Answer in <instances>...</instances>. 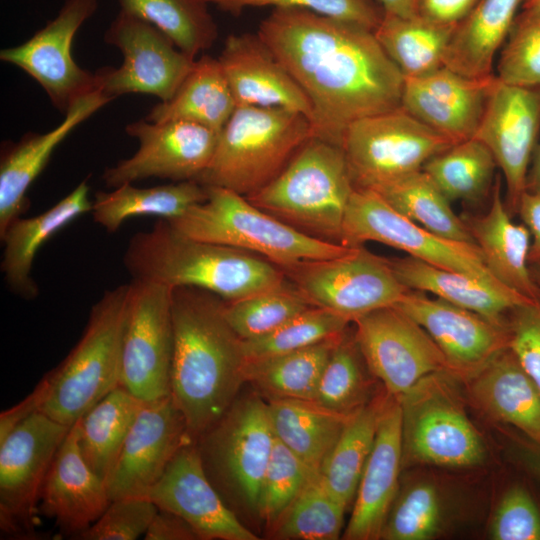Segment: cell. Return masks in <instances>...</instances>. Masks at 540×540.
Wrapping results in <instances>:
<instances>
[{
  "label": "cell",
  "mask_w": 540,
  "mask_h": 540,
  "mask_svg": "<svg viewBox=\"0 0 540 540\" xmlns=\"http://www.w3.org/2000/svg\"><path fill=\"white\" fill-rule=\"evenodd\" d=\"M257 35L312 107L315 137L338 146L356 120L401 107L404 76L374 31L300 8H274Z\"/></svg>",
  "instance_id": "cell-1"
},
{
  "label": "cell",
  "mask_w": 540,
  "mask_h": 540,
  "mask_svg": "<svg viewBox=\"0 0 540 540\" xmlns=\"http://www.w3.org/2000/svg\"><path fill=\"white\" fill-rule=\"evenodd\" d=\"M223 307L224 300L206 290L172 288L170 395L195 441L226 414L245 383L243 340Z\"/></svg>",
  "instance_id": "cell-2"
},
{
  "label": "cell",
  "mask_w": 540,
  "mask_h": 540,
  "mask_svg": "<svg viewBox=\"0 0 540 540\" xmlns=\"http://www.w3.org/2000/svg\"><path fill=\"white\" fill-rule=\"evenodd\" d=\"M123 264L132 280L199 288L224 301L243 299L287 281L284 272L265 258L186 237L164 218L130 238Z\"/></svg>",
  "instance_id": "cell-3"
},
{
  "label": "cell",
  "mask_w": 540,
  "mask_h": 540,
  "mask_svg": "<svg viewBox=\"0 0 540 540\" xmlns=\"http://www.w3.org/2000/svg\"><path fill=\"white\" fill-rule=\"evenodd\" d=\"M354 190L342 147L312 136L273 180L245 197L309 236L341 244Z\"/></svg>",
  "instance_id": "cell-4"
},
{
  "label": "cell",
  "mask_w": 540,
  "mask_h": 540,
  "mask_svg": "<svg viewBox=\"0 0 540 540\" xmlns=\"http://www.w3.org/2000/svg\"><path fill=\"white\" fill-rule=\"evenodd\" d=\"M206 187L205 201L167 220L178 233L248 251L279 268L341 256L354 248L309 236L232 190Z\"/></svg>",
  "instance_id": "cell-5"
},
{
  "label": "cell",
  "mask_w": 540,
  "mask_h": 540,
  "mask_svg": "<svg viewBox=\"0 0 540 540\" xmlns=\"http://www.w3.org/2000/svg\"><path fill=\"white\" fill-rule=\"evenodd\" d=\"M312 136L311 122L299 112L237 106L219 133L210 165L196 181L247 196L273 180Z\"/></svg>",
  "instance_id": "cell-6"
},
{
  "label": "cell",
  "mask_w": 540,
  "mask_h": 540,
  "mask_svg": "<svg viewBox=\"0 0 540 540\" xmlns=\"http://www.w3.org/2000/svg\"><path fill=\"white\" fill-rule=\"evenodd\" d=\"M130 283L103 293L85 330L63 361L47 372L50 382L40 412L72 426L121 381V347Z\"/></svg>",
  "instance_id": "cell-7"
},
{
  "label": "cell",
  "mask_w": 540,
  "mask_h": 540,
  "mask_svg": "<svg viewBox=\"0 0 540 540\" xmlns=\"http://www.w3.org/2000/svg\"><path fill=\"white\" fill-rule=\"evenodd\" d=\"M460 380L450 371L434 372L396 397L401 408L402 468H470L484 463L486 446L465 410Z\"/></svg>",
  "instance_id": "cell-8"
},
{
  "label": "cell",
  "mask_w": 540,
  "mask_h": 540,
  "mask_svg": "<svg viewBox=\"0 0 540 540\" xmlns=\"http://www.w3.org/2000/svg\"><path fill=\"white\" fill-rule=\"evenodd\" d=\"M453 144L399 107L350 124L341 147L355 188L374 190L422 170Z\"/></svg>",
  "instance_id": "cell-9"
},
{
  "label": "cell",
  "mask_w": 540,
  "mask_h": 540,
  "mask_svg": "<svg viewBox=\"0 0 540 540\" xmlns=\"http://www.w3.org/2000/svg\"><path fill=\"white\" fill-rule=\"evenodd\" d=\"M280 269L311 306L351 323L376 309L394 306L410 290L397 278L390 259L363 246L341 256Z\"/></svg>",
  "instance_id": "cell-10"
},
{
  "label": "cell",
  "mask_w": 540,
  "mask_h": 540,
  "mask_svg": "<svg viewBox=\"0 0 540 540\" xmlns=\"http://www.w3.org/2000/svg\"><path fill=\"white\" fill-rule=\"evenodd\" d=\"M104 40L123 57L117 68L103 67L94 73L96 88L111 100L125 94H146L167 101L196 60L154 25L123 10L110 23Z\"/></svg>",
  "instance_id": "cell-11"
},
{
  "label": "cell",
  "mask_w": 540,
  "mask_h": 540,
  "mask_svg": "<svg viewBox=\"0 0 540 540\" xmlns=\"http://www.w3.org/2000/svg\"><path fill=\"white\" fill-rule=\"evenodd\" d=\"M367 242L401 250L437 267L497 280L475 243L436 235L395 210L376 191L355 188L346 210L340 243L360 247Z\"/></svg>",
  "instance_id": "cell-12"
},
{
  "label": "cell",
  "mask_w": 540,
  "mask_h": 540,
  "mask_svg": "<svg viewBox=\"0 0 540 540\" xmlns=\"http://www.w3.org/2000/svg\"><path fill=\"white\" fill-rule=\"evenodd\" d=\"M172 288L131 280L121 347L120 385L144 401L170 395Z\"/></svg>",
  "instance_id": "cell-13"
},
{
  "label": "cell",
  "mask_w": 540,
  "mask_h": 540,
  "mask_svg": "<svg viewBox=\"0 0 540 540\" xmlns=\"http://www.w3.org/2000/svg\"><path fill=\"white\" fill-rule=\"evenodd\" d=\"M70 427L38 411L0 442V527L5 533H34L46 475Z\"/></svg>",
  "instance_id": "cell-14"
},
{
  "label": "cell",
  "mask_w": 540,
  "mask_h": 540,
  "mask_svg": "<svg viewBox=\"0 0 540 540\" xmlns=\"http://www.w3.org/2000/svg\"><path fill=\"white\" fill-rule=\"evenodd\" d=\"M352 323L369 371L390 396L402 395L431 373L450 371L424 328L395 306L376 309Z\"/></svg>",
  "instance_id": "cell-15"
},
{
  "label": "cell",
  "mask_w": 540,
  "mask_h": 540,
  "mask_svg": "<svg viewBox=\"0 0 540 540\" xmlns=\"http://www.w3.org/2000/svg\"><path fill=\"white\" fill-rule=\"evenodd\" d=\"M97 8L98 0H65L57 15L27 41L0 51V60L34 79L63 114L98 90L94 73L81 68L71 50L77 31Z\"/></svg>",
  "instance_id": "cell-16"
},
{
  "label": "cell",
  "mask_w": 540,
  "mask_h": 540,
  "mask_svg": "<svg viewBox=\"0 0 540 540\" xmlns=\"http://www.w3.org/2000/svg\"><path fill=\"white\" fill-rule=\"evenodd\" d=\"M125 132L137 140L138 149L104 170L102 180L111 189L153 177L196 181L210 165L219 138V132L187 121L141 119Z\"/></svg>",
  "instance_id": "cell-17"
},
{
  "label": "cell",
  "mask_w": 540,
  "mask_h": 540,
  "mask_svg": "<svg viewBox=\"0 0 540 540\" xmlns=\"http://www.w3.org/2000/svg\"><path fill=\"white\" fill-rule=\"evenodd\" d=\"M202 456L220 481L257 511L263 478L275 435L267 402L252 395L234 402L204 435Z\"/></svg>",
  "instance_id": "cell-18"
},
{
  "label": "cell",
  "mask_w": 540,
  "mask_h": 540,
  "mask_svg": "<svg viewBox=\"0 0 540 540\" xmlns=\"http://www.w3.org/2000/svg\"><path fill=\"white\" fill-rule=\"evenodd\" d=\"M497 78V77H496ZM540 130V86L496 80L474 138L492 153L506 183V206L517 213Z\"/></svg>",
  "instance_id": "cell-19"
},
{
  "label": "cell",
  "mask_w": 540,
  "mask_h": 540,
  "mask_svg": "<svg viewBox=\"0 0 540 540\" xmlns=\"http://www.w3.org/2000/svg\"><path fill=\"white\" fill-rule=\"evenodd\" d=\"M190 441L195 440L171 395L145 401L106 479L110 501L145 497Z\"/></svg>",
  "instance_id": "cell-20"
},
{
  "label": "cell",
  "mask_w": 540,
  "mask_h": 540,
  "mask_svg": "<svg viewBox=\"0 0 540 540\" xmlns=\"http://www.w3.org/2000/svg\"><path fill=\"white\" fill-rule=\"evenodd\" d=\"M195 442L181 447L145 497L185 520L199 539L257 540L214 488Z\"/></svg>",
  "instance_id": "cell-21"
},
{
  "label": "cell",
  "mask_w": 540,
  "mask_h": 540,
  "mask_svg": "<svg viewBox=\"0 0 540 540\" xmlns=\"http://www.w3.org/2000/svg\"><path fill=\"white\" fill-rule=\"evenodd\" d=\"M394 306L424 328L443 353L450 372L461 380L509 346L506 324H495L424 292L408 290Z\"/></svg>",
  "instance_id": "cell-22"
},
{
  "label": "cell",
  "mask_w": 540,
  "mask_h": 540,
  "mask_svg": "<svg viewBox=\"0 0 540 540\" xmlns=\"http://www.w3.org/2000/svg\"><path fill=\"white\" fill-rule=\"evenodd\" d=\"M496 80L494 74L467 77L442 66L404 77L401 107L456 144L474 138Z\"/></svg>",
  "instance_id": "cell-23"
},
{
  "label": "cell",
  "mask_w": 540,
  "mask_h": 540,
  "mask_svg": "<svg viewBox=\"0 0 540 540\" xmlns=\"http://www.w3.org/2000/svg\"><path fill=\"white\" fill-rule=\"evenodd\" d=\"M402 469L401 408L387 394L372 451L364 467L349 522L346 540H377L400 489Z\"/></svg>",
  "instance_id": "cell-24"
},
{
  "label": "cell",
  "mask_w": 540,
  "mask_h": 540,
  "mask_svg": "<svg viewBox=\"0 0 540 540\" xmlns=\"http://www.w3.org/2000/svg\"><path fill=\"white\" fill-rule=\"evenodd\" d=\"M237 106L280 107L312 120L311 104L257 34H231L217 58Z\"/></svg>",
  "instance_id": "cell-25"
},
{
  "label": "cell",
  "mask_w": 540,
  "mask_h": 540,
  "mask_svg": "<svg viewBox=\"0 0 540 540\" xmlns=\"http://www.w3.org/2000/svg\"><path fill=\"white\" fill-rule=\"evenodd\" d=\"M110 502L106 482L81 455L75 422L48 470L39 509L53 518L63 532L75 536L92 525Z\"/></svg>",
  "instance_id": "cell-26"
},
{
  "label": "cell",
  "mask_w": 540,
  "mask_h": 540,
  "mask_svg": "<svg viewBox=\"0 0 540 540\" xmlns=\"http://www.w3.org/2000/svg\"><path fill=\"white\" fill-rule=\"evenodd\" d=\"M112 101L99 90L78 99L45 133L28 132L5 146L0 159V234L29 207L27 191L58 145L82 122Z\"/></svg>",
  "instance_id": "cell-27"
},
{
  "label": "cell",
  "mask_w": 540,
  "mask_h": 540,
  "mask_svg": "<svg viewBox=\"0 0 540 540\" xmlns=\"http://www.w3.org/2000/svg\"><path fill=\"white\" fill-rule=\"evenodd\" d=\"M461 381L486 417L514 426L540 447V389L509 346Z\"/></svg>",
  "instance_id": "cell-28"
},
{
  "label": "cell",
  "mask_w": 540,
  "mask_h": 540,
  "mask_svg": "<svg viewBox=\"0 0 540 540\" xmlns=\"http://www.w3.org/2000/svg\"><path fill=\"white\" fill-rule=\"evenodd\" d=\"M390 262L408 289L433 294L498 325L506 324V315L513 308L535 302L497 280L437 267L410 256Z\"/></svg>",
  "instance_id": "cell-29"
},
{
  "label": "cell",
  "mask_w": 540,
  "mask_h": 540,
  "mask_svg": "<svg viewBox=\"0 0 540 540\" xmlns=\"http://www.w3.org/2000/svg\"><path fill=\"white\" fill-rule=\"evenodd\" d=\"M501 187V176L497 175L488 211L464 221L491 274L505 286L539 302L540 289L528 263L531 234L524 224L511 219Z\"/></svg>",
  "instance_id": "cell-30"
},
{
  "label": "cell",
  "mask_w": 540,
  "mask_h": 540,
  "mask_svg": "<svg viewBox=\"0 0 540 540\" xmlns=\"http://www.w3.org/2000/svg\"><path fill=\"white\" fill-rule=\"evenodd\" d=\"M91 208L85 179L46 211L29 218L19 217L7 226L0 234L4 244L1 272L12 293L25 300L37 297L39 290L31 270L38 250L56 232Z\"/></svg>",
  "instance_id": "cell-31"
},
{
  "label": "cell",
  "mask_w": 540,
  "mask_h": 540,
  "mask_svg": "<svg viewBox=\"0 0 540 540\" xmlns=\"http://www.w3.org/2000/svg\"><path fill=\"white\" fill-rule=\"evenodd\" d=\"M525 1L478 0L467 17L456 25L443 66L467 77L492 75L495 54L505 43Z\"/></svg>",
  "instance_id": "cell-32"
},
{
  "label": "cell",
  "mask_w": 540,
  "mask_h": 540,
  "mask_svg": "<svg viewBox=\"0 0 540 540\" xmlns=\"http://www.w3.org/2000/svg\"><path fill=\"white\" fill-rule=\"evenodd\" d=\"M237 105L218 59L203 55L176 93L156 104L145 117L150 122L187 121L216 132L223 129Z\"/></svg>",
  "instance_id": "cell-33"
},
{
  "label": "cell",
  "mask_w": 540,
  "mask_h": 540,
  "mask_svg": "<svg viewBox=\"0 0 540 540\" xmlns=\"http://www.w3.org/2000/svg\"><path fill=\"white\" fill-rule=\"evenodd\" d=\"M206 198L207 187L195 180L153 187L126 183L108 192H96L90 212L95 223L113 233L131 217L157 216L170 220Z\"/></svg>",
  "instance_id": "cell-34"
},
{
  "label": "cell",
  "mask_w": 540,
  "mask_h": 540,
  "mask_svg": "<svg viewBox=\"0 0 540 540\" xmlns=\"http://www.w3.org/2000/svg\"><path fill=\"white\" fill-rule=\"evenodd\" d=\"M267 406L275 437L316 471L353 415L329 410L311 400L270 399Z\"/></svg>",
  "instance_id": "cell-35"
},
{
  "label": "cell",
  "mask_w": 540,
  "mask_h": 540,
  "mask_svg": "<svg viewBox=\"0 0 540 540\" xmlns=\"http://www.w3.org/2000/svg\"><path fill=\"white\" fill-rule=\"evenodd\" d=\"M144 402L119 385L76 421L81 455L105 482Z\"/></svg>",
  "instance_id": "cell-36"
},
{
  "label": "cell",
  "mask_w": 540,
  "mask_h": 540,
  "mask_svg": "<svg viewBox=\"0 0 540 540\" xmlns=\"http://www.w3.org/2000/svg\"><path fill=\"white\" fill-rule=\"evenodd\" d=\"M345 332L293 352L246 361L245 382L251 383L267 400L313 401L326 364Z\"/></svg>",
  "instance_id": "cell-37"
},
{
  "label": "cell",
  "mask_w": 540,
  "mask_h": 540,
  "mask_svg": "<svg viewBox=\"0 0 540 540\" xmlns=\"http://www.w3.org/2000/svg\"><path fill=\"white\" fill-rule=\"evenodd\" d=\"M456 25L383 13L374 34L404 77H418L443 66Z\"/></svg>",
  "instance_id": "cell-38"
},
{
  "label": "cell",
  "mask_w": 540,
  "mask_h": 540,
  "mask_svg": "<svg viewBox=\"0 0 540 540\" xmlns=\"http://www.w3.org/2000/svg\"><path fill=\"white\" fill-rule=\"evenodd\" d=\"M387 393L377 395L355 412L319 470L324 482L346 507L355 499L359 481L372 451Z\"/></svg>",
  "instance_id": "cell-39"
},
{
  "label": "cell",
  "mask_w": 540,
  "mask_h": 540,
  "mask_svg": "<svg viewBox=\"0 0 540 540\" xmlns=\"http://www.w3.org/2000/svg\"><path fill=\"white\" fill-rule=\"evenodd\" d=\"M372 190V189H371ZM395 210L446 239L475 243L464 219L423 171H417L374 189Z\"/></svg>",
  "instance_id": "cell-40"
},
{
  "label": "cell",
  "mask_w": 540,
  "mask_h": 540,
  "mask_svg": "<svg viewBox=\"0 0 540 540\" xmlns=\"http://www.w3.org/2000/svg\"><path fill=\"white\" fill-rule=\"evenodd\" d=\"M121 10L135 15L163 32L192 58L211 48L217 24L207 0H118Z\"/></svg>",
  "instance_id": "cell-41"
},
{
  "label": "cell",
  "mask_w": 540,
  "mask_h": 540,
  "mask_svg": "<svg viewBox=\"0 0 540 540\" xmlns=\"http://www.w3.org/2000/svg\"><path fill=\"white\" fill-rule=\"evenodd\" d=\"M496 166L490 150L471 138L433 156L422 170L450 202H473L489 190Z\"/></svg>",
  "instance_id": "cell-42"
},
{
  "label": "cell",
  "mask_w": 540,
  "mask_h": 540,
  "mask_svg": "<svg viewBox=\"0 0 540 540\" xmlns=\"http://www.w3.org/2000/svg\"><path fill=\"white\" fill-rule=\"evenodd\" d=\"M346 509L316 471L270 527L271 536L283 540L339 539Z\"/></svg>",
  "instance_id": "cell-43"
},
{
  "label": "cell",
  "mask_w": 540,
  "mask_h": 540,
  "mask_svg": "<svg viewBox=\"0 0 540 540\" xmlns=\"http://www.w3.org/2000/svg\"><path fill=\"white\" fill-rule=\"evenodd\" d=\"M370 376L373 375L354 333L349 335L346 331L326 364L313 401L329 410L352 415L377 396Z\"/></svg>",
  "instance_id": "cell-44"
},
{
  "label": "cell",
  "mask_w": 540,
  "mask_h": 540,
  "mask_svg": "<svg viewBox=\"0 0 540 540\" xmlns=\"http://www.w3.org/2000/svg\"><path fill=\"white\" fill-rule=\"evenodd\" d=\"M446 510L437 485L428 479L412 480L398 494L380 539L431 540L444 529Z\"/></svg>",
  "instance_id": "cell-45"
},
{
  "label": "cell",
  "mask_w": 540,
  "mask_h": 540,
  "mask_svg": "<svg viewBox=\"0 0 540 540\" xmlns=\"http://www.w3.org/2000/svg\"><path fill=\"white\" fill-rule=\"evenodd\" d=\"M310 306L287 280L246 298L224 301L223 312L233 331L242 340H250L274 331Z\"/></svg>",
  "instance_id": "cell-46"
},
{
  "label": "cell",
  "mask_w": 540,
  "mask_h": 540,
  "mask_svg": "<svg viewBox=\"0 0 540 540\" xmlns=\"http://www.w3.org/2000/svg\"><path fill=\"white\" fill-rule=\"evenodd\" d=\"M351 322L329 310L310 306L274 331L243 340L247 361L266 359L317 344L344 333Z\"/></svg>",
  "instance_id": "cell-47"
},
{
  "label": "cell",
  "mask_w": 540,
  "mask_h": 540,
  "mask_svg": "<svg viewBox=\"0 0 540 540\" xmlns=\"http://www.w3.org/2000/svg\"><path fill=\"white\" fill-rule=\"evenodd\" d=\"M497 79L505 84L540 86V9H521L497 63Z\"/></svg>",
  "instance_id": "cell-48"
},
{
  "label": "cell",
  "mask_w": 540,
  "mask_h": 540,
  "mask_svg": "<svg viewBox=\"0 0 540 540\" xmlns=\"http://www.w3.org/2000/svg\"><path fill=\"white\" fill-rule=\"evenodd\" d=\"M316 472L275 437L257 512L270 528Z\"/></svg>",
  "instance_id": "cell-49"
},
{
  "label": "cell",
  "mask_w": 540,
  "mask_h": 540,
  "mask_svg": "<svg viewBox=\"0 0 540 540\" xmlns=\"http://www.w3.org/2000/svg\"><path fill=\"white\" fill-rule=\"evenodd\" d=\"M219 9L235 16L246 8H300L339 20L351 22L374 31L383 12L372 0H207Z\"/></svg>",
  "instance_id": "cell-50"
},
{
  "label": "cell",
  "mask_w": 540,
  "mask_h": 540,
  "mask_svg": "<svg viewBox=\"0 0 540 540\" xmlns=\"http://www.w3.org/2000/svg\"><path fill=\"white\" fill-rule=\"evenodd\" d=\"M157 511L156 504L147 497L115 499L92 525L73 538L135 540L145 534Z\"/></svg>",
  "instance_id": "cell-51"
},
{
  "label": "cell",
  "mask_w": 540,
  "mask_h": 540,
  "mask_svg": "<svg viewBox=\"0 0 540 540\" xmlns=\"http://www.w3.org/2000/svg\"><path fill=\"white\" fill-rule=\"evenodd\" d=\"M489 534L494 540H540V511L526 489L514 486L503 495Z\"/></svg>",
  "instance_id": "cell-52"
},
{
  "label": "cell",
  "mask_w": 540,
  "mask_h": 540,
  "mask_svg": "<svg viewBox=\"0 0 540 540\" xmlns=\"http://www.w3.org/2000/svg\"><path fill=\"white\" fill-rule=\"evenodd\" d=\"M506 327L509 348L540 389V301L510 310Z\"/></svg>",
  "instance_id": "cell-53"
},
{
  "label": "cell",
  "mask_w": 540,
  "mask_h": 540,
  "mask_svg": "<svg viewBox=\"0 0 540 540\" xmlns=\"http://www.w3.org/2000/svg\"><path fill=\"white\" fill-rule=\"evenodd\" d=\"M49 388L50 382L47 374H45L22 401L1 412L0 442L22 421L40 411L47 399Z\"/></svg>",
  "instance_id": "cell-54"
},
{
  "label": "cell",
  "mask_w": 540,
  "mask_h": 540,
  "mask_svg": "<svg viewBox=\"0 0 540 540\" xmlns=\"http://www.w3.org/2000/svg\"><path fill=\"white\" fill-rule=\"evenodd\" d=\"M144 536L146 540L199 539L185 520L172 512L159 508Z\"/></svg>",
  "instance_id": "cell-55"
},
{
  "label": "cell",
  "mask_w": 540,
  "mask_h": 540,
  "mask_svg": "<svg viewBox=\"0 0 540 540\" xmlns=\"http://www.w3.org/2000/svg\"><path fill=\"white\" fill-rule=\"evenodd\" d=\"M478 0H419V14L432 21L458 24L474 8Z\"/></svg>",
  "instance_id": "cell-56"
},
{
  "label": "cell",
  "mask_w": 540,
  "mask_h": 540,
  "mask_svg": "<svg viewBox=\"0 0 540 540\" xmlns=\"http://www.w3.org/2000/svg\"><path fill=\"white\" fill-rule=\"evenodd\" d=\"M517 213L532 237L528 263L540 264V194L525 191L519 201Z\"/></svg>",
  "instance_id": "cell-57"
},
{
  "label": "cell",
  "mask_w": 540,
  "mask_h": 540,
  "mask_svg": "<svg viewBox=\"0 0 540 540\" xmlns=\"http://www.w3.org/2000/svg\"><path fill=\"white\" fill-rule=\"evenodd\" d=\"M384 14L399 17L419 15V0H376Z\"/></svg>",
  "instance_id": "cell-58"
},
{
  "label": "cell",
  "mask_w": 540,
  "mask_h": 540,
  "mask_svg": "<svg viewBox=\"0 0 540 540\" xmlns=\"http://www.w3.org/2000/svg\"><path fill=\"white\" fill-rule=\"evenodd\" d=\"M526 191L540 194V145L533 154L532 167L527 175Z\"/></svg>",
  "instance_id": "cell-59"
},
{
  "label": "cell",
  "mask_w": 540,
  "mask_h": 540,
  "mask_svg": "<svg viewBox=\"0 0 540 540\" xmlns=\"http://www.w3.org/2000/svg\"><path fill=\"white\" fill-rule=\"evenodd\" d=\"M520 456L527 468L540 478V449L524 448Z\"/></svg>",
  "instance_id": "cell-60"
},
{
  "label": "cell",
  "mask_w": 540,
  "mask_h": 540,
  "mask_svg": "<svg viewBox=\"0 0 540 540\" xmlns=\"http://www.w3.org/2000/svg\"><path fill=\"white\" fill-rule=\"evenodd\" d=\"M530 271L535 283L540 289V264L530 265Z\"/></svg>",
  "instance_id": "cell-61"
},
{
  "label": "cell",
  "mask_w": 540,
  "mask_h": 540,
  "mask_svg": "<svg viewBox=\"0 0 540 540\" xmlns=\"http://www.w3.org/2000/svg\"><path fill=\"white\" fill-rule=\"evenodd\" d=\"M521 9L538 10L540 9V0H527Z\"/></svg>",
  "instance_id": "cell-62"
}]
</instances>
